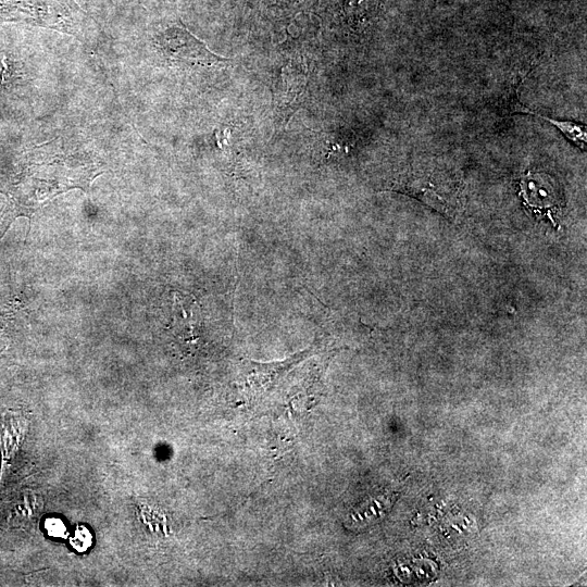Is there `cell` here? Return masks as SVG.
Returning a JSON list of instances; mask_svg holds the SVG:
<instances>
[{"label": "cell", "mask_w": 587, "mask_h": 587, "mask_svg": "<svg viewBox=\"0 0 587 587\" xmlns=\"http://www.w3.org/2000/svg\"><path fill=\"white\" fill-rule=\"evenodd\" d=\"M396 188L419 198L445 215L454 216L460 211L459 183H454L440 170L405 173L397 180Z\"/></svg>", "instance_id": "cell-1"}, {"label": "cell", "mask_w": 587, "mask_h": 587, "mask_svg": "<svg viewBox=\"0 0 587 587\" xmlns=\"http://www.w3.org/2000/svg\"><path fill=\"white\" fill-rule=\"evenodd\" d=\"M164 47L172 59L189 66L214 67L229 61L214 54L201 41L182 29L168 32L164 38Z\"/></svg>", "instance_id": "cell-2"}, {"label": "cell", "mask_w": 587, "mask_h": 587, "mask_svg": "<svg viewBox=\"0 0 587 587\" xmlns=\"http://www.w3.org/2000/svg\"><path fill=\"white\" fill-rule=\"evenodd\" d=\"M521 191L527 205L546 212L551 218V213L558 208V201L555 191L542 174L528 173L521 182Z\"/></svg>", "instance_id": "cell-3"}, {"label": "cell", "mask_w": 587, "mask_h": 587, "mask_svg": "<svg viewBox=\"0 0 587 587\" xmlns=\"http://www.w3.org/2000/svg\"><path fill=\"white\" fill-rule=\"evenodd\" d=\"M521 112H527L529 114H533L535 116L541 117L542 120L549 122L553 126H555L564 136H566L570 140H572L575 145H577L580 149H586L587 143V133L586 127L584 125L576 124L575 122L571 121H559L554 120L548 116H544L540 114H537L533 111L526 110L523 108L521 109Z\"/></svg>", "instance_id": "cell-4"}, {"label": "cell", "mask_w": 587, "mask_h": 587, "mask_svg": "<svg viewBox=\"0 0 587 587\" xmlns=\"http://www.w3.org/2000/svg\"><path fill=\"white\" fill-rule=\"evenodd\" d=\"M73 547L78 551H85L92 544V535L85 526L76 528L71 540Z\"/></svg>", "instance_id": "cell-5"}, {"label": "cell", "mask_w": 587, "mask_h": 587, "mask_svg": "<svg viewBox=\"0 0 587 587\" xmlns=\"http://www.w3.org/2000/svg\"><path fill=\"white\" fill-rule=\"evenodd\" d=\"M45 528L52 537H63L66 533V527L60 519L50 517L45 522Z\"/></svg>", "instance_id": "cell-6"}]
</instances>
